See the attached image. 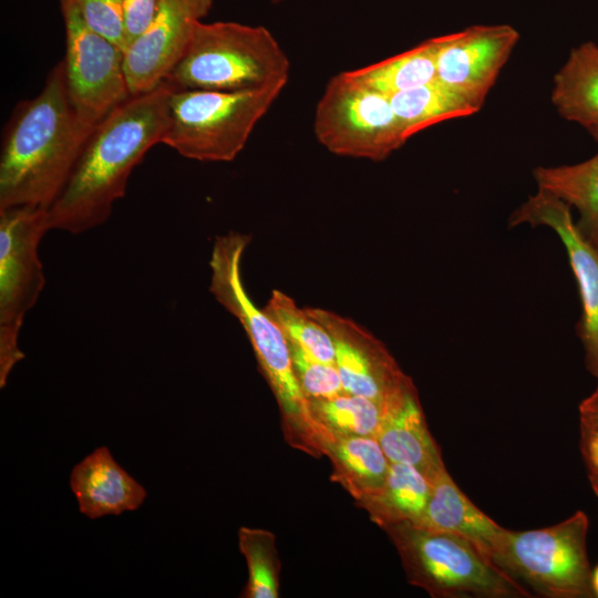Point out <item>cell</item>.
I'll use <instances>...</instances> for the list:
<instances>
[{"mask_svg": "<svg viewBox=\"0 0 598 598\" xmlns=\"http://www.w3.org/2000/svg\"><path fill=\"white\" fill-rule=\"evenodd\" d=\"M520 224L547 226L561 240L581 303L576 332L584 348L585 365L598 379V248L578 229L570 206L543 189H538L512 213L509 227Z\"/></svg>", "mask_w": 598, "mask_h": 598, "instance_id": "8fae6325", "label": "cell"}, {"mask_svg": "<svg viewBox=\"0 0 598 598\" xmlns=\"http://www.w3.org/2000/svg\"><path fill=\"white\" fill-rule=\"evenodd\" d=\"M431 495V482L416 467L391 463L382 486L361 505L381 527L410 522L423 515Z\"/></svg>", "mask_w": 598, "mask_h": 598, "instance_id": "44dd1931", "label": "cell"}, {"mask_svg": "<svg viewBox=\"0 0 598 598\" xmlns=\"http://www.w3.org/2000/svg\"><path fill=\"white\" fill-rule=\"evenodd\" d=\"M70 487L80 512L91 519L141 507L146 491L113 457L106 446L86 455L72 470Z\"/></svg>", "mask_w": 598, "mask_h": 598, "instance_id": "e0dca14e", "label": "cell"}, {"mask_svg": "<svg viewBox=\"0 0 598 598\" xmlns=\"http://www.w3.org/2000/svg\"><path fill=\"white\" fill-rule=\"evenodd\" d=\"M318 142L330 153L383 161L408 141L390 96L339 73L330 79L313 118Z\"/></svg>", "mask_w": 598, "mask_h": 598, "instance_id": "9c48e42d", "label": "cell"}, {"mask_svg": "<svg viewBox=\"0 0 598 598\" xmlns=\"http://www.w3.org/2000/svg\"><path fill=\"white\" fill-rule=\"evenodd\" d=\"M93 130L81 121L70 101L60 61L42 90L21 101L6 125L0 153V209L49 208Z\"/></svg>", "mask_w": 598, "mask_h": 598, "instance_id": "7a4b0ae2", "label": "cell"}, {"mask_svg": "<svg viewBox=\"0 0 598 598\" xmlns=\"http://www.w3.org/2000/svg\"><path fill=\"white\" fill-rule=\"evenodd\" d=\"M289 348L296 377L309 401L331 399L344 393L334 363L320 361L290 342Z\"/></svg>", "mask_w": 598, "mask_h": 598, "instance_id": "4316f807", "label": "cell"}, {"mask_svg": "<svg viewBox=\"0 0 598 598\" xmlns=\"http://www.w3.org/2000/svg\"><path fill=\"white\" fill-rule=\"evenodd\" d=\"M289 73L290 61L267 28L198 21L166 81L177 89L241 91L286 86Z\"/></svg>", "mask_w": 598, "mask_h": 598, "instance_id": "3957f363", "label": "cell"}, {"mask_svg": "<svg viewBox=\"0 0 598 598\" xmlns=\"http://www.w3.org/2000/svg\"><path fill=\"white\" fill-rule=\"evenodd\" d=\"M239 548L248 566L247 598H276L279 596V560L274 536L267 530L241 527Z\"/></svg>", "mask_w": 598, "mask_h": 598, "instance_id": "484cf974", "label": "cell"}, {"mask_svg": "<svg viewBox=\"0 0 598 598\" xmlns=\"http://www.w3.org/2000/svg\"><path fill=\"white\" fill-rule=\"evenodd\" d=\"M394 543L408 580L440 598L530 597L513 576L467 540L403 522L384 528Z\"/></svg>", "mask_w": 598, "mask_h": 598, "instance_id": "8992f818", "label": "cell"}, {"mask_svg": "<svg viewBox=\"0 0 598 598\" xmlns=\"http://www.w3.org/2000/svg\"><path fill=\"white\" fill-rule=\"evenodd\" d=\"M579 450L591 489L598 497V432L580 427Z\"/></svg>", "mask_w": 598, "mask_h": 598, "instance_id": "f546056e", "label": "cell"}, {"mask_svg": "<svg viewBox=\"0 0 598 598\" xmlns=\"http://www.w3.org/2000/svg\"><path fill=\"white\" fill-rule=\"evenodd\" d=\"M589 518L576 511L551 526L507 530L495 564L549 598H591L587 553Z\"/></svg>", "mask_w": 598, "mask_h": 598, "instance_id": "52a82bcc", "label": "cell"}, {"mask_svg": "<svg viewBox=\"0 0 598 598\" xmlns=\"http://www.w3.org/2000/svg\"><path fill=\"white\" fill-rule=\"evenodd\" d=\"M249 236L230 231L216 237L209 260V291L245 330L260 369L267 379L288 427L306 431L318 441L310 401L296 377L289 342L279 326L248 296L240 272Z\"/></svg>", "mask_w": 598, "mask_h": 598, "instance_id": "277c9868", "label": "cell"}, {"mask_svg": "<svg viewBox=\"0 0 598 598\" xmlns=\"http://www.w3.org/2000/svg\"><path fill=\"white\" fill-rule=\"evenodd\" d=\"M59 1L65 30L62 63L68 95L81 121L95 127L132 96L124 51L90 29L70 1Z\"/></svg>", "mask_w": 598, "mask_h": 598, "instance_id": "30bf717a", "label": "cell"}, {"mask_svg": "<svg viewBox=\"0 0 598 598\" xmlns=\"http://www.w3.org/2000/svg\"><path fill=\"white\" fill-rule=\"evenodd\" d=\"M518 39L507 24L473 25L441 35L436 80L481 109Z\"/></svg>", "mask_w": 598, "mask_h": 598, "instance_id": "5bb4252c", "label": "cell"}, {"mask_svg": "<svg viewBox=\"0 0 598 598\" xmlns=\"http://www.w3.org/2000/svg\"><path fill=\"white\" fill-rule=\"evenodd\" d=\"M50 230L48 208L13 206L0 209V386L24 358L19 334L27 312L37 302L45 279L39 246Z\"/></svg>", "mask_w": 598, "mask_h": 598, "instance_id": "ba28073f", "label": "cell"}, {"mask_svg": "<svg viewBox=\"0 0 598 598\" xmlns=\"http://www.w3.org/2000/svg\"><path fill=\"white\" fill-rule=\"evenodd\" d=\"M420 528L456 535L495 564L507 530L482 512L456 485L446 467L431 481V495Z\"/></svg>", "mask_w": 598, "mask_h": 598, "instance_id": "9a60e30c", "label": "cell"}, {"mask_svg": "<svg viewBox=\"0 0 598 598\" xmlns=\"http://www.w3.org/2000/svg\"><path fill=\"white\" fill-rule=\"evenodd\" d=\"M310 409L321 430L340 434L375 437L383 405L364 396L342 393L326 400H310Z\"/></svg>", "mask_w": 598, "mask_h": 598, "instance_id": "cb8c5ba5", "label": "cell"}, {"mask_svg": "<svg viewBox=\"0 0 598 598\" xmlns=\"http://www.w3.org/2000/svg\"><path fill=\"white\" fill-rule=\"evenodd\" d=\"M440 42L441 37L431 38L398 55L344 73L358 83L392 96L436 79Z\"/></svg>", "mask_w": 598, "mask_h": 598, "instance_id": "7402d4cb", "label": "cell"}, {"mask_svg": "<svg viewBox=\"0 0 598 598\" xmlns=\"http://www.w3.org/2000/svg\"><path fill=\"white\" fill-rule=\"evenodd\" d=\"M578 413L580 427L598 432V383L596 389L580 402Z\"/></svg>", "mask_w": 598, "mask_h": 598, "instance_id": "4dcf8cb0", "label": "cell"}, {"mask_svg": "<svg viewBox=\"0 0 598 598\" xmlns=\"http://www.w3.org/2000/svg\"><path fill=\"white\" fill-rule=\"evenodd\" d=\"M591 588H592L594 597L598 598V565L595 568H592Z\"/></svg>", "mask_w": 598, "mask_h": 598, "instance_id": "1f68e13d", "label": "cell"}, {"mask_svg": "<svg viewBox=\"0 0 598 598\" xmlns=\"http://www.w3.org/2000/svg\"><path fill=\"white\" fill-rule=\"evenodd\" d=\"M375 439L391 463L412 465L430 482L445 468L441 450L427 427L414 385L383 404Z\"/></svg>", "mask_w": 598, "mask_h": 598, "instance_id": "2e32d148", "label": "cell"}, {"mask_svg": "<svg viewBox=\"0 0 598 598\" xmlns=\"http://www.w3.org/2000/svg\"><path fill=\"white\" fill-rule=\"evenodd\" d=\"M85 24L123 51L127 45L123 0H68Z\"/></svg>", "mask_w": 598, "mask_h": 598, "instance_id": "83f0119b", "label": "cell"}, {"mask_svg": "<svg viewBox=\"0 0 598 598\" xmlns=\"http://www.w3.org/2000/svg\"><path fill=\"white\" fill-rule=\"evenodd\" d=\"M533 176L538 189L578 210V229L598 248V153L578 164L537 167Z\"/></svg>", "mask_w": 598, "mask_h": 598, "instance_id": "ffe728a7", "label": "cell"}, {"mask_svg": "<svg viewBox=\"0 0 598 598\" xmlns=\"http://www.w3.org/2000/svg\"><path fill=\"white\" fill-rule=\"evenodd\" d=\"M159 2L161 0H123L127 45L148 27Z\"/></svg>", "mask_w": 598, "mask_h": 598, "instance_id": "f1b7e54d", "label": "cell"}, {"mask_svg": "<svg viewBox=\"0 0 598 598\" xmlns=\"http://www.w3.org/2000/svg\"><path fill=\"white\" fill-rule=\"evenodd\" d=\"M269 1L271 3H274V4H277V3H281V2L286 1V0H269Z\"/></svg>", "mask_w": 598, "mask_h": 598, "instance_id": "836d02e7", "label": "cell"}, {"mask_svg": "<svg viewBox=\"0 0 598 598\" xmlns=\"http://www.w3.org/2000/svg\"><path fill=\"white\" fill-rule=\"evenodd\" d=\"M319 445L330 454L336 477H340L359 502L382 486L391 462L375 437L340 435L321 430Z\"/></svg>", "mask_w": 598, "mask_h": 598, "instance_id": "d6986e66", "label": "cell"}, {"mask_svg": "<svg viewBox=\"0 0 598 598\" xmlns=\"http://www.w3.org/2000/svg\"><path fill=\"white\" fill-rule=\"evenodd\" d=\"M285 86L241 91L174 87L162 144L198 162H231Z\"/></svg>", "mask_w": 598, "mask_h": 598, "instance_id": "5b68a950", "label": "cell"}, {"mask_svg": "<svg viewBox=\"0 0 598 598\" xmlns=\"http://www.w3.org/2000/svg\"><path fill=\"white\" fill-rule=\"evenodd\" d=\"M551 102L567 121L587 130L598 126V45L574 48L554 76Z\"/></svg>", "mask_w": 598, "mask_h": 598, "instance_id": "ac0fdd59", "label": "cell"}, {"mask_svg": "<svg viewBox=\"0 0 598 598\" xmlns=\"http://www.w3.org/2000/svg\"><path fill=\"white\" fill-rule=\"evenodd\" d=\"M264 310L279 326L290 343L320 361L334 363V346L330 333L306 308H299L291 297L274 290Z\"/></svg>", "mask_w": 598, "mask_h": 598, "instance_id": "d4e9b609", "label": "cell"}, {"mask_svg": "<svg viewBox=\"0 0 598 598\" xmlns=\"http://www.w3.org/2000/svg\"><path fill=\"white\" fill-rule=\"evenodd\" d=\"M215 0H161L148 27L124 50V69L132 95L167 80L184 55L196 22Z\"/></svg>", "mask_w": 598, "mask_h": 598, "instance_id": "4fadbf2b", "label": "cell"}, {"mask_svg": "<svg viewBox=\"0 0 598 598\" xmlns=\"http://www.w3.org/2000/svg\"><path fill=\"white\" fill-rule=\"evenodd\" d=\"M588 132L598 142V126L588 130Z\"/></svg>", "mask_w": 598, "mask_h": 598, "instance_id": "d6a6232c", "label": "cell"}, {"mask_svg": "<svg viewBox=\"0 0 598 598\" xmlns=\"http://www.w3.org/2000/svg\"><path fill=\"white\" fill-rule=\"evenodd\" d=\"M306 311L330 333L334 364L346 393L384 404L414 385L384 344L355 321L321 308Z\"/></svg>", "mask_w": 598, "mask_h": 598, "instance_id": "7c38bea8", "label": "cell"}, {"mask_svg": "<svg viewBox=\"0 0 598 598\" xmlns=\"http://www.w3.org/2000/svg\"><path fill=\"white\" fill-rule=\"evenodd\" d=\"M390 99L406 140L434 124L480 111L470 100L436 79Z\"/></svg>", "mask_w": 598, "mask_h": 598, "instance_id": "603a6c76", "label": "cell"}, {"mask_svg": "<svg viewBox=\"0 0 598 598\" xmlns=\"http://www.w3.org/2000/svg\"><path fill=\"white\" fill-rule=\"evenodd\" d=\"M174 87L164 81L132 95L94 127L65 186L48 208L50 230L81 234L110 218L133 169L163 142Z\"/></svg>", "mask_w": 598, "mask_h": 598, "instance_id": "6da1fadb", "label": "cell"}]
</instances>
